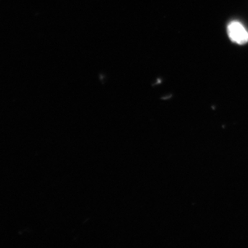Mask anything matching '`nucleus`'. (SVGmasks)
Segmentation results:
<instances>
[{
	"label": "nucleus",
	"instance_id": "obj_1",
	"mask_svg": "<svg viewBox=\"0 0 248 248\" xmlns=\"http://www.w3.org/2000/svg\"><path fill=\"white\" fill-rule=\"evenodd\" d=\"M227 34L230 40L238 45L248 43V31L239 21L232 20L227 26Z\"/></svg>",
	"mask_w": 248,
	"mask_h": 248
}]
</instances>
